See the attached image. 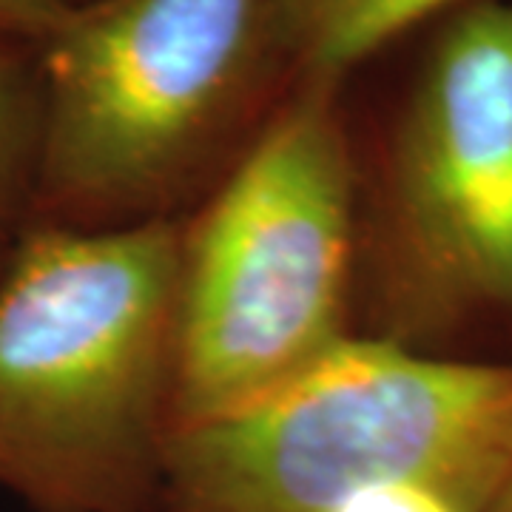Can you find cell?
<instances>
[{
  "instance_id": "obj_1",
  "label": "cell",
  "mask_w": 512,
  "mask_h": 512,
  "mask_svg": "<svg viewBox=\"0 0 512 512\" xmlns=\"http://www.w3.org/2000/svg\"><path fill=\"white\" fill-rule=\"evenodd\" d=\"M183 231L43 225L0 274V487L35 512L157 507Z\"/></svg>"
},
{
  "instance_id": "obj_2",
  "label": "cell",
  "mask_w": 512,
  "mask_h": 512,
  "mask_svg": "<svg viewBox=\"0 0 512 512\" xmlns=\"http://www.w3.org/2000/svg\"><path fill=\"white\" fill-rule=\"evenodd\" d=\"M510 473L512 365L348 336L254 399L174 424L157 510L328 512L413 481L487 512Z\"/></svg>"
},
{
  "instance_id": "obj_3",
  "label": "cell",
  "mask_w": 512,
  "mask_h": 512,
  "mask_svg": "<svg viewBox=\"0 0 512 512\" xmlns=\"http://www.w3.org/2000/svg\"><path fill=\"white\" fill-rule=\"evenodd\" d=\"M40 43L35 194L57 225L143 220L291 69L282 0H86Z\"/></svg>"
},
{
  "instance_id": "obj_4",
  "label": "cell",
  "mask_w": 512,
  "mask_h": 512,
  "mask_svg": "<svg viewBox=\"0 0 512 512\" xmlns=\"http://www.w3.org/2000/svg\"><path fill=\"white\" fill-rule=\"evenodd\" d=\"M336 92L299 80L183 234L174 424L248 402L348 339L353 157Z\"/></svg>"
},
{
  "instance_id": "obj_5",
  "label": "cell",
  "mask_w": 512,
  "mask_h": 512,
  "mask_svg": "<svg viewBox=\"0 0 512 512\" xmlns=\"http://www.w3.org/2000/svg\"><path fill=\"white\" fill-rule=\"evenodd\" d=\"M393 293L512 316V3L461 9L424 63L387 174Z\"/></svg>"
},
{
  "instance_id": "obj_6",
  "label": "cell",
  "mask_w": 512,
  "mask_h": 512,
  "mask_svg": "<svg viewBox=\"0 0 512 512\" xmlns=\"http://www.w3.org/2000/svg\"><path fill=\"white\" fill-rule=\"evenodd\" d=\"M458 0H282L288 66L299 80L342 83L384 43Z\"/></svg>"
},
{
  "instance_id": "obj_7",
  "label": "cell",
  "mask_w": 512,
  "mask_h": 512,
  "mask_svg": "<svg viewBox=\"0 0 512 512\" xmlns=\"http://www.w3.org/2000/svg\"><path fill=\"white\" fill-rule=\"evenodd\" d=\"M40 148V77L0 37V217L35 194Z\"/></svg>"
},
{
  "instance_id": "obj_8",
  "label": "cell",
  "mask_w": 512,
  "mask_h": 512,
  "mask_svg": "<svg viewBox=\"0 0 512 512\" xmlns=\"http://www.w3.org/2000/svg\"><path fill=\"white\" fill-rule=\"evenodd\" d=\"M328 512H476L461 504L450 493H441L427 484L399 481V484H379L353 493L339 501Z\"/></svg>"
},
{
  "instance_id": "obj_9",
  "label": "cell",
  "mask_w": 512,
  "mask_h": 512,
  "mask_svg": "<svg viewBox=\"0 0 512 512\" xmlns=\"http://www.w3.org/2000/svg\"><path fill=\"white\" fill-rule=\"evenodd\" d=\"M72 6L74 0H0V37L43 40Z\"/></svg>"
},
{
  "instance_id": "obj_10",
  "label": "cell",
  "mask_w": 512,
  "mask_h": 512,
  "mask_svg": "<svg viewBox=\"0 0 512 512\" xmlns=\"http://www.w3.org/2000/svg\"><path fill=\"white\" fill-rule=\"evenodd\" d=\"M487 512H512V473L501 484V490L493 498V504L487 507Z\"/></svg>"
}]
</instances>
